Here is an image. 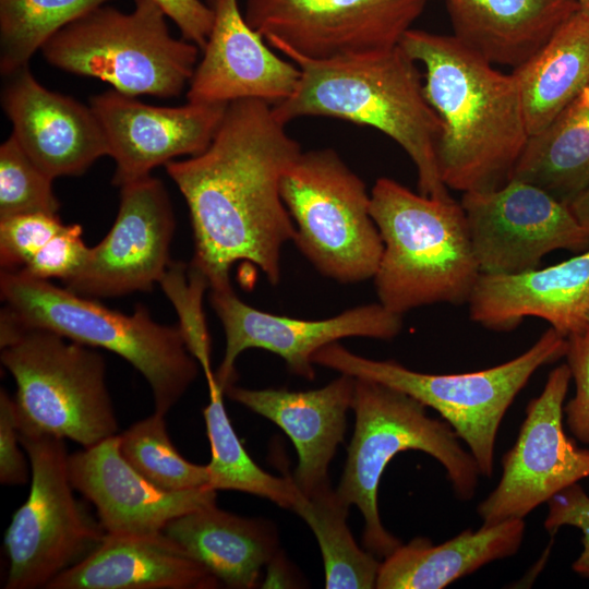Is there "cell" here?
Here are the masks:
<instances>
[{
	"mask_svg": "<svg viewBox=\"0 0 589 589\" xmlns=\"http://www.w3.org/2000/svg\"><path fill=\"white\" fill-rule=\"evenodd\" d=\"M460 204L480 273H519L537 268L552 251L589 249V231L570 208L533 184L510 180L497 190L466 192Z\"/></svg>",
	"mask_w": 589,
	"mask_h": 589,
	"instance_id": "5bb4252c",
	"label": "cell"
},
{
	"mask_svg": "<svg viewBox=\"0 0 589 589\" xmlns=\"http://www.w3.org/2000/svg\"><path fill=\"white\" fill-rule=\"evenodd\" d=\"M587 326L589 327V309H588V312H587Z\"/></svg>",
	"mask_w": 589,
	"mask_h": 589,
	"instance_id": "7bdbcfd3",
	"label": "cell"
},
{
	"mask_svg": "<svg viewBox=\"0 0 589 589\" xmlns=\"http://www.w3.org/2000/svg\"><path fill=\"white\" fill-rule=\"evenodd\" d=\"M219 581L163 532L106 533L47 589H212Z\"/></svg>",
	"mask_w": 589,
	"mask_h": 589,
	"instance_id": "603a6c76",
	"label": "cell"
},
{
	"mask_svg": "<svg viewBox=\"0 0 589 589\" xmlns=\"http://www.w3.org/2000/svg\"><path fill=\"white\" fill-rule=\"evenodd\" d=\"M356 378L347 374L322 388L249 389L230 384L225 395L278 425L298 454L292 479L305 496L328 491L329 464L344 440Z\"/></svg>",
	"mask_w": 589,
	"mask_h": 589,
	"instance_id": "44dd1931",
	"label": "cell"
},
{
	"mask_svg": "<svg viewBox=\"0 0 589 589\" xmlns=\"http://www.w3.org/2000/svg\"><path fill=\"white\" fill-rule=\"evenodd\" d=\"M454 36L492 64L518 68L576 10V0H446Z\"/></svg>",
	"mask_w": 589,
	"mask_h": 589,
	"instance_id": "cb8c5ba5",
	"label": "cell"
},
{
	"mask_svg": "<svg viewBox=\"0 0 589 589\" xmlns=\"http://www.w3.org/2000/svg\"><path fill=\"white\" fill-rule=\"evenodd\" d=\"M428 0H245L244 17L275 49L312 60L399 45Z\"/></svg>",
	"mask_w": 589,
	"mask_h": 589,
	"instance_id": "7c38bea8",
	"label": "cell"
},
{
	"mask_svg": "<svg viewBox=\"0 0 589 589\" xmlns=\"http://www.w3.org/2000/svg\"><path fill=\"white\" fill-rule=\"evenodd\" d=\"M467 303L470 318L486 328L510 330L536 316L568 337L588 327L589 249L545 268L480 273Z\"/></svg>",
	"mask_w": 589,
	"mask_h": 589,
	"instance_id": "7402d4cb",
	"label": "cell"
},
{
	"mask_svg": "<svg viewBox=\"0 0 589 589\" xmlns=\"http://www.w3.org/2000/svg\"><path fill=\"white\" fill-rule=\"evenodd\" d=\"M370 195L384 245L373 277L380 303L401 315L467 303L480 269L461 204L417 194L389 178L377 179Z\"/></svg>",
	"mask_w": 589,
	"mask_h": 589,
	"instance_id": "277c9868",
	"label": "cell"
},
{
	"mask_svg": "<svg viewBox=\"0 0 589 589\" xmlns=\"http://www.w3.org/2000/svg\"><path fill=\"white\" fill-rule=\"evenodd\" d=\"M58 215L35 213L0 219V263L3 271L22 269L62 228Z\"/></svg>",
	"mask_w": 589,
	"mask_h": 589,
	"instance_id": "e575fe53",
	"label": "cell"
},
{
	"mask_svg": "<svg viewBox=\"0 0 589 589\" xmlns=\"http://www.w3.org/2000/svg\"><path fill=\"white\" fill-rule=\"evenodd\" d=\"M570 380L567 363L556 366L542 393L529 401L516 443L503 456L501 479L477 507L482 526L524 519L562 490L589 477V449L577 447L563 429Z\"/></svg>",
	"mask_w": 589,
	"mask_h": 589,
	"instance_id": "4fadbf2b",
	"label": "cell"
},
{
	"mask_svg": "<svg viewBox=\"0 0 589 589\" xmlns=\"http://www.w3.org/2000/svg\"><path fill=\"white\" fill-rule=\"evenodd\" d=\"M567 364L575 381V396L564 407L572 434L589 444V327L567 337Z\"/></svg>",
	"mask_w": 589,
	"mask_h": 589,
	"instance_id": "74e56055",
	"label": "cell"
},
{
	"mask_svg": "<svg viewBox=\"0 0 589 589\" xmlns=\"http://www.w3.org/2000/svg\"><path fill=\"white\" fill-rule=\"evenodd\" d=\"M348 509L334 489L312 496L302 494L292 508L317 540L326 589L376 588L381 563L356 543L347 525Z\"/></svg>",
	"mask_w": 589,
	"mask_h": 589,
	"instance_id": "f546056e",
	"label": "cell"
},
{
	"mask_svg": "<svg viewBox=\"0 0 589 589\" xmlns=\"http://www.w3.org/2000/svg\"><path fill=\"white\" fill-rule=\"evenodd\" d=\"M549 509L544 528L554 534L564 526L581 531L582 550L572 568L579 576L589 579V495L578 483L572 484L548 501Z\"/></svg>",
	"mask_w": 589,
	"mask_h": 589,
	"instance_id": "8d00e7d4",
	"label": "cell"
},
{
	"mask_svg": "<svg viewBox=\"0 0 589 589\" xmlns=\"http://www.w3.org/2000/svg\"><path fill=\"white\" fill-rule=\"evenodd\" d=\"M351 409L354 431L336 493L361 512L366 550L385 558L401 544L383 526L377 507L378 484L395 455L413 449L432 456L445 468L453 491L462 501L473 497L481 473L450 424L428 416L426 406L401 390L356 378Z\"/></svg>",
	"mask_w": 589,
	"mask_h": 589,
	"instance_id": "8992f818",
	"label": "cell"
},
{
	"mask_svg": "<svg viewBox=\"0 0 589 589\" xmlns=\"http://www.w3.org/2000/svg\"><path fill=\"white\" fill-rule=\"evenodd\" d=\"M31 490L5 531L4 589L47 588L103 541L106 531L75 498L64 440L20 434Z\"/></svg>",
	"mask_w": 589,
	"mask_h": 589,
	"instance_id": "8fae6325",
	"label": "cell"
},
{
	"mask_svg": "<svg viewBox=\"0 0 589 589\" xmlns=\"http://www.w3.org/2000/svg\"><path fill=\"white\" fill-rule=\"evenodd\" d=\"M163 533L229 588L257 585L277 551V533L265 521L241 517L216 503L170 520Z\"/></svg>",
	"mask_w": 589,
	"mask_h": 589,
	"instance_id": "d4e9b609",
	"label": "cell"
},
{
	"mask_svg": "<svg viewBox=\"0 0 589 589\" xmlns=\"http://www.w3.org/2000/svg\"><path fill=\"white\" fill-rule=\"evenodd\" d=\"M0 294V323L50 330L127 360L148 383L160 414L180 400L201 369L179 327L155 322L143 305L127 315L23 271L1 269Z\"/></svg>",
	"mask_w": 589,
	"mask_h": 589,
	"instance_id": "5b68a950",
	"label": "cell"
},
{
	"mask_svg": "<svg viewBox=\"0 0 589 589\" xmlns=\"http://www.w3.org/2000/svg\"><path fill=\"white\" fill-rule=\"evenodd\" d=\"M159 285L177 312L184 345L205 375L208 394L221 389L212 369L211 338L202 304L209 289L208 279L191 263L171 261Z\"/></svg>",
	"mask_w": 589,
	"mask_h": 589,
	"instance_id": "d6a6232c",
	"label": "cell"
},
{
	"mask_svg": "<svg viewBox=\"0 0 589 589\" xmlns=\"http://www.w3.org/2000/svg\"><path fill=\"white\" fill-rule=\"evenodd\" d=\"M116 164L117 187L151 175L173 158L203 153L225 116L226 103H193L178 107L152 106L113 88L91 99Z\"/></svg>",
	"mask_w": 589,
	"mask_h": 589,
	"instance_id": "e0dca14e",
	"label": "cell"
},
{
	"mask_svg": "<svg viewBox=\"0 0 589 589\" xmlns=\"http://www.w3.org/2000/svg\"><path fill=\"white\" fill-rule=\"evenodd\" d=\"M213 26L187 93L188 101L260 99L275 105L294 91L300 70L276 56L241 13L238 0H206Z\"/></svg>",
	"mask_w": 589,
	"mask_h": 589,
	"instance_id": "ffe728a7",
	"label": "cell"
},
{
	"mask_svg": "<svg viewBox=\"0 0 589 589\" xmlns=\"http://www.w3.org/2000/svg\"><path fill=\"white\" fill-rule=\"evenodd\" d=\"M2 365L16 383L19 432L69 438L83 448L118 434L106 364L91 347L45 329L0 323Z\"/></svg>",
	"mask_w": 589,
	"mask_h": 589,
	"instance_id": "52a82bcc",
	"label": "cell"
},
{
	"mask_svg": "<svg viewBox=\"0 0 589 589\" xmlns=\"http://www.w3.org/2000/svg\"><path fill=\"white\" fill-rule=\"evenodd\" d=\"M399 46L424 68V94L442 122L436 159L444 184L462 193L504 187L529 139L513 73L454 35L410 28Z\"/></svg>",
	"mask_w": 589,
	"mask_h": 589,
	"instance_id": "7a4b0ae2",
	"label": "cell"
},
{
	"mask_svg": "<svg viewBox=\"0 0 589 589\" xmlns=\"http://www.w3.org/2000/svg\"><path fill=\"white\" fill-rule=\"evenodd\" d=\"M276 49L300 70L292 94L272 106L277 119L287 124L300 117L321 116L374 128L411 158L420 194L450 197L436 159L441 119L425 97L417 62L399 45L329 60Z\"/></svg>",
	"mask_w": 589,
	"mask_h": 589,
	"instance_id": "3957f363",
	"label": "cell"
},
{
	"mask_svg": "<svg viewBox=\"0 0 589 589\" xmlns=\"http://www.w3.org/2000/svg\"><path fill=\"white\" fill-rule=\"evenodd\" d=\"M567 337L550 327L520 356L490 369L458 374L412 371L400 363L360 357L332 342L313 363L401 390L436 410L474 457L481 476L492 477L500 424L517 394L541 366L566 357Z\"/></svg>",
	"mask_w": 589,
	"mask_h": 589,
	"instance_id": "ba28073f",
	"label": "cell"
},
{
	"mask_svg": "<svg viewBox=\"0 0 589 589\" xmlns=\"http://www.w3.org/2000/svg\"><path fill=\"white\" fill-rule=\"evenodd\" d=\"M82 227L79 224L64 225L19 271L46 280L50 278H59L62 281L70 279L82 268L89 252V248L82 239Z\"/></svg>",
	"mask_w": 589,
	"mask_h": 589,
	"instance_id": "d590c367",
	"label": "cell"
},
{
	"mask_svg": "<svg viewBox=\"0 0 589 589\" xmlns=\"http://www.w3.org/2000/svg\"><path fill=\"white\" fill-rule=\"evenodd\" d=\"M293 242L324 276L342 284L373 278L383 241L365 183L330 149L302 152L281 179Z\"/></svg>",
	"mask_w": 589,
	"mask_h": 589,
	"instance_id": "30bf717a",
	"label": "cell"
},
{
	"mask_svg": "<svg viewBox=\"0 0 589 589\" xmlns=\"http://www.w3.org/2000/svg\"><path fill=\"white\" fill-rule=\"evenodd\" d=\"M224 395L223 390L209 394V402L203 410L212 453L206 465L207 486L250 493L292 510L302 492L291 476L275 477L254 462L230 422Z\"/></svg>",
	"mask_w": 589,
	"mask_h": 589,
	"instance_id": "f1b7e54d",
	"label": "cell"
},
{
	"mask_svg": "<svg viewBox=\"0 0 589 589\" xmlns=\"http://www.w3.org/2000/svg\"><path fill=\"white\" fill-rule=\"evenodd\" d=\"M525 521L512 518L493 526L467 529L441 544L414 538L400 544L380 565L378 589H441L485 564L517 553Z\"/></svg>",
	"mask_w": 589,
	"mask_h": 589,
	"instance_id": "484cf974",
	"label": "cell"
},
{
	"mask_svg": "<svg viewBox=\"0 0 589 589\" xmlns=\"http://www.w3.org/2000/svg\"><path fill=\"white\" fill-rule=\"evenodd\" d=\"M579 8L589 12V0H576Z\"/></svg>",
	"mask_w": 589,
	"mask_h": 589,
	"instance_id": "b9f144b4",
	"label": "cell"
},
{
	"mask_svg": "<svg viewBox=\"0 0 589 589\" xmlns=\"http://www.w3.org/2000/svg\"><path fill=\"white\" fill-rule=\"evenodd\" d=\"M175 216L164 183L151 175L120 187V203L107 236L89 248L82 268L63 281L91 299L151 291L169 263Z\"/></svg>",
	"mask_w": 589,
	"mask_h": 589,
	"instance_id": "2e32d148",
	"label": "cell"
},
{
	"mask_svg": "<svg viewBox=\"0 0 589 589\" xmlns=\"http://www.w3.org/2000/svg\"><path fill=\"white\" fill-rule=\"evenodd\" d=\"M529 136L589 86V12L572 13L525 63L513 69Z\"/></svg>",
	"mask_w": 589,
	"mask_h": 589,
	"instance_id": "4316f807",
	"label": "cell"
},
{
	"mask_svg": "<svg viewBox=\"0 0 589 589\" xmlns=\"http://www.w3.org/2000/svg\"><path fill=\"white\" fill-rule=\"evenodd\" d=\"M52 180L11 134L0 146V219L35 213L58 215L60 203Z\"/></svg>",
	"mask_w": 589,
	"mask_h": 589,
	"instance_id": "836d02e7",
	"label": "cell"
},
{
	"mask_svg": "<svg viewBox=\"0 0 589 589\" xmlns=\"http://www.w3.org/2000/svg\"><path fill=\"white\" fill-rule=\"evenodd\" d=\"M119 447L124 459L158 488L182 491L207 486V466L181 456L167 433L164 414L154 411L133 423L119 434Z\"/></svg>",
	"mask_w": 589,
	"mask_h": 589,
	"instance_id": "1f68e13d",
	"label": "cell"
},
{
	"mask_svg": "<svg viewBox=\"0 0 589 589\" xmlns=\"http://www.w3.org/2000/svg\"><path fill=\"white\" fill-rule=\"evenodd\" d=\"M577 221L589 231V187L568 205Z\"/></svg>",
	"mask_w": 589,
	"mask_h": 589,
	"instance_id": "60d3db41",
	"label": "cell"
},
{
	"mask_svg": "<svg viewBox=\"0 0 589 589\" xmlns=\"http://www.w3.org/2000/svg\"><path fill=\"white\" fill-rule=\"evenodd\" d=\"M510 180L533 184L567 206L589 187V86L529 136Z\"/></svg>",
	"mask_w": 589,
	"mask_h": 589,
	"instance_id": "83f0119b",
	"label": "cell"
},
{
	"mask_svg": "<svg viewBox=\"0 0 589 589\" xmlns=\"http://www.w3.org/2000/svg\"><path fill=\"white\" fill-rule=\"evenodd\" d=\"M109 0H0V71L28 65L58 31Z\"/></svg>",
	"mask_w": 589,
	"mask_h": 589,
	"instance_id": "4dcf8cb0",
	"label": "cell"
},
{
	"mask_svg": "<svg viewBox=\"0 0 589 589\" xmlns=\"http://www.w3.org/2000/svg\"><path fill=\"white\" fill-rule=\"evenodd\" d=\"M134 2L129 13L101 5L69 23L44 44V58L133 97L178 96L193 76L200 48L171 36L153 0Z\"/></svg>",
	"mask_w": 589,
	"mask_h": 589,
	"instance_id": "9c48e42d",
	"label": "cell"
},
{
	"mask_svg": "<svg viewBox=\"0 0 589 589\" xmlns=\"http://www.w3.org/2000/svg\"><path fill=\"white\" fill-rule=\"evenodd\" d=\"M3 76L1 104L12 135L51 179L84 173L109 155L107 139L93 109L43 86L28 65Z\"/></svg>",
	"mask_w": 589,
	"mask_h": 589,
	"instance_id": "ac0fdd59",
	"label": "cell"
},
{
	"mask_svg": "<svg viewBox=\"0 0 589 589\" xmlns=\"http://www.w3.org/2000/svg\"><path fill=\"white\" fill-rule=\"evenodd\" d=\"M272 105L260 99L228 104L209 146L166 171L190 213L194 256L209 289L231 287L239 261L256 265L272 285L280 278V251L296 227L280 193L281 179L302 153Z\"/></svg>",
	"mask_w": 589,
	"mask_h": 589,
	"instance_id": "6da1fadb",
	"label": "cell"
},
{
	"mask_svg": "<svg viewBox=\"0 0 589 589\" xmlns=\"http://www.w3.org/2000/svg\"><path fill=\"white\" fill-rule=\"evenodd\" d=\"M178 26L182 38L204 48L213 26V12L201 0H153Z\"/></svg>",
	"mask_w": 589,
	"mask_h": 589,
	"instance_id": "ab89813d",
	"label": "cell"
},
{
	"mask_svg": "<svg viewBox=\"0 0 589 589\" xmlns=\"http://www.w3.org/2000/svg\"><path fill=\"white\" fill-rule=\"evenodd\" d=\"M209 290L211 305L226 337L224 358L215 372L224 392L233 384L236 360L247 349L271 351L293 374L313 380L312 358L322 347L346 337L389 340L402 327V315L381 303L359 305L324 320H301L257 310L239 299L232 287Z\"/></svg>",
	"mask_w": 589,
	"mask_h": 589,
	"instance_id": "9a60e30c",
	"label": "cell"
},
{
	"mask_svg": "<svg viewBox=\"0 0 589 589\" xmlns=\"http://www.w3.org/2000/svg\"><path fill=\"white\" fill-rule=\"evenodd\" d=\"M68 465L74 490L95 506L106 533H159L170 520L216 503L208 486L168 491L149 482L121 455L119 434L70 454Z\"/></svg>",
	"mask_w": 589,
	"mask_h": 589,
	"instance_id": "d6986e66",
	"label": "cell"
},
{
	"mask_svg": "<svg viewBox=\"0 0 589 589\" xmlns=\"http://www.w3.org/2000/svg\"><path fill=\"white\" fill-rule=\"evenodd\" d=\"M21 440L15 402L8 392H0V482L5 485L25 484L29 478Z\"/></svg>",
	"mask_w": 589,
	"mask_h": 589,
	"instance_id": "f35d334b",
	"label": "cell"
}]
</instances>
